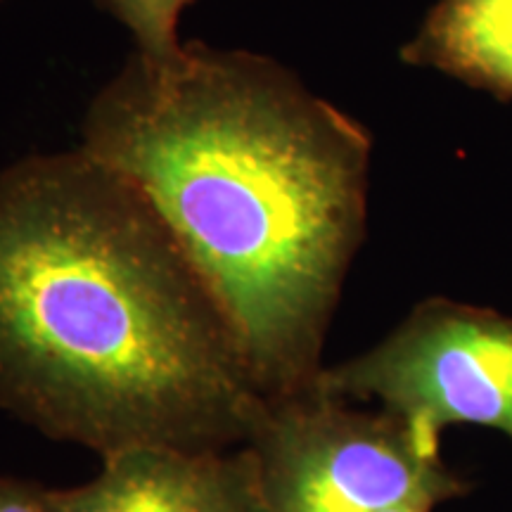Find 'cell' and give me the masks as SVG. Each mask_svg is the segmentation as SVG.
<instances>
[{"label": "cell", "mask_w": 512, "mask_h": 512, "mask_svg": "<svg viewBox=\"0 0 512 512\" xmlns=\"http://www.w3.org/2000/svg\"><path fill=\"white\" fill-rule=\"evenodd\" d=\"M268 401L136 183L81 147L0 174V408L107 458L247 446Z\"/></svg>", "instance_id": "cell-1"}, {"label": "cell", "mask_w": 512, "mask_h": 512, "mask_svg": "<svg viewBox=\"0 0 512 512\" xmlns=\"http://www.w3.org/2000/svg\"><path fill=\"white\" fill-rule=\"evenodd\" d=\"M81 136L174 230L268 399L309 389L366 228V128L271 57L190 41L128 57Z\"/></svg>", "instance_id": "cell-2"}, {"label": "cell", "mask_w": 512, "mask_h": 512, "mask_svg": "<svg viewBox=\"0 0 512 512\" xmlns=\"http://www.w3.org/2000/svg\"><path fill=\"white\" fill-rule=\"evenodd\" d=\"M264 512H380L434 505L465 484L396 415L361 413L311 384L268 401L249 439Z\"/></svg>", "instance_id": "cell-3"}, {"label": "cell", "mask_w": 512, "mask_h": 512, "mask_svg": "<svg viewBox=\"0 0 512 512\" xmlns=\"http://www.w3.org/2000/svg\"><path fill=\"white\" fill-rule=\"evenodd\" d=\"M316 387L339 399H377L439 448L448 425H482L512 437V318L427 299L387 339Z\"/></svg>", "instance_id": "cell-4"}, {"label": "cell", "mask_w": 512, "mask_h": 512, "mask_svg": "<svg viewBox=\"0 0 512 512\" xmlns=\"http://www.w3.org/2000/svg\"><path fill=\"white\" fill-rule=\"evenodd\" d=\"M55 512H264L252 453L138 446L102 458L100 475L53 489Z\"/></svg>", "instance_id": "cell-5"}, {"label": "cell", "mask_w": 512, "mask_h": 512, "mask_svg": "<svg viewBox=\"0 0 512 512\" xmlns=\"http://www.w3.org/2000/svg\"><path fill=\"white\" fill-rule=\"evenodd\" d=\"M401 60L512 100V0H439Z\"/></svg>", "instance_id": "cell-6"}, {"label": "cell", "mask_w": 512, "mask_h": 512, "mask_svg": "<svg viewBox=\"0 0 512 512\" xmlns=\"http://www.w3.org/2000/svg\"><path fill=\"white\" fill-rule=\"evenodd\" d=\"M136 38V53L150 64H169L181 55L178 19L195 0H95Z\"/></svg>", "instance_id": "cell-7"}, {"label": "cell", "mask_w": 512, "mask_h": 512, "mask_svg": "<svg viewBox=\"0 0 512 512\" xmlns=\"http://www.w3.org/2000/svg\"><path fill=\"white\" fill-rule=\"evenodd\" d=\"M0 512H55L53 489L24 479L0 477Z\"/></svg>", "instance_id": "cell-8"}, {"label": "cell", "mask_w": 512, "mask_h": 512, "mask_svg": "<svg viewBox=\"0 0 512 512\" xmlns=\"http://www.w3.org/2000/svg\"><path fill=\"white\" fill-rule=\"evenodd\" d=\"M380 512H432L430 505L420 503H403V505H392V508H384Z\"/></svg>", "instance_id": "cell-9"}]
</instances>
